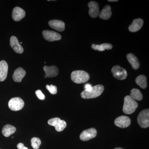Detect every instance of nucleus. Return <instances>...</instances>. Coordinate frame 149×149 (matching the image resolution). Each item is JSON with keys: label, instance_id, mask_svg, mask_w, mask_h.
Instances as JSON below:
<instances>
[{"label": "nucleus", "instance_id": "1", "mask_svg": "<svg viewBox=\"0 0 149 149\" xmlns=\"http://www.w3.org/2000/svg\"><path fill=\"white\" fill-rule=\"evenodd\" d=\"M104 91V87L103 85H96L93 87L91 91H83L81 93V96L83 99L95 98L101 95Z\"/></svg>", "mask_w": 149, "mask_h": 149}, {"label": "nucleus", "instance_id": "2", "mask_svg": "<svg viewBox=\"0 0 149 149\" xmlns=\"http://www.w3.org/2000/svg\"><path fill=\"white\" fill-rule=\"evenodd\" d=\"M138 107V103L132 98L130 96H126L124 98L123 110L125 114H132L136 111Z\"/></svg>", "mask_w": 149, "mask_h": 149}, {"label": "nucleus", "instance_id": "3", "mask_svg": "<svg viewBox=\"0 0 149 149\" xmlns=\"http://www.w3.org/2000/svg\"><path fill=\"white\" fill-rule=\"evenodd\" d=\"M90 75L83 70H75L71 73V80L74 83L81 84L87 82L90 79Z\"/></svg>", "mask_w": 149, "mask_h": 149}, {"label": "nucleus", "instance_id": "4", "mask_svg": "<svg viewBox=\"0 0 149 149\" xmlns=\"http://www.w3.org/2000/svg\"><path fill=\"white\" fill-rule=\"evenodd\" d=\"M139 125L142 128H148L149 126V110H143L140 113L138 117Z\"/></svg>", "mask_w": 149, "mask_h": 149}, {"label": "nucleus", "instance_id": "5", "mask_svg": "<svg viewBox=\"0 0 149 149\" xmlns=\"http://www.w3.org/2000/svg\"><path fill=\"white\" fill-rule=\"evenodd\" d=\"M24 103L23 100L19 97H14L9 101L8 107L13 111H18L23 108Z\"/></svg>", "mask_w": 149, "mask_h": 149}, {"label": "nucleus", "instance_id": "6", "mask_svg": "<svg viewBox=\"0 0 149 149\" xmlns=\"http://www.w3.org/2000/svg\"><path fill=\"white\" fill-rule=\"evenodd\" d=\"M49 125L54 126L58 132H61L66 127L67 123L64 120L59 118H54L49 119L48 121Z\"/></svg>", "mask_w": 149, "mask_h": 149}, {"label": "nucleus", "instance_id": "7", "mask_svg": "<svg viewBox=\"0 0 149 149\" xmlns=\"http://www.w3.org/2000/svg\"><path fill=\"white\" fill-rule=\"evenodd\" d=\"M113 76L118 80H123L127 77V72L124 68L118 65H115L111 69Z\"/></svg>", "mask_w": 149, "mask_h": 149}, {"label": "nucleus", "instance_id": "8", "mask_svg": "<svg viewBox=\"0 0 149 149\" xmlns=\"http://www.w3.org/2000/svg\"><path fill=\"white\" fill-rule=\"evenodd\" d=\"M43 37L47 41L54 42L61 40V36L57 32L50 30H44L42 32Z\"/></svg>", "mask_w": 149, "mask_h": 149}, {"label": "nucleus", "instance_id": "9", "mask_svg": "<svg viewBox=\"0 0 149 149\" xmlns=\"http://www.w3.org/2000/svg\"><path fill=\"white\" fill-rule=\"evenodd\" d=\"M97 135V131L95 128H91L83 131L80 135V139L82 141H88L95 138Z\"/></svg>", "mask_w": 149, "mask_h": 149}, {"label": "nucleus", "instance_id": "10", "mask_svg": "<svg viewBox=\"0 0 149 149\" xmlns=\"http://www.w3.org/2000/svg\"><path fill=\"white\" fill-rule=\"evenodd\" d=\"M131 120L128 116H122L117 117L114 121L116 125L121 128H126L130 125Z\"/></svg>", "mask_w": 149, "mask_h": 149}, {"label": "nucleus", "instance_id": "11", "mask_svg": "<svg viewBox=\"0 0 149 149\" xmlns=\"http://www.w3.org/2000/svg\"><path fill=\"white\" fill-rule=\"evenodd\" d=\"M88 6L89 8V15L93 18H95L99 15L100 8L98 3L92 1L89 3Z\"/></svg>", "mask_w": 149, "mask_h": 149}, {"label": "nucleus", "instance_id": "12", "mask_svg": "<svg viewBox=\"0 0 149 149\" xmlns=\"http://www.w3.org/2000/svg\"><path fill=\"white\" fill-rule=\"evenodd\" d=\"M10 45L17 53L22 54L23 52V48L19 44L17 38L15 36H13L10 37Z\"/></svg>", "mask_w": 149, "mask_h": 149}, {"label": "nucleus", "instance_id": "13", "mask_svg": "<svg viewBox=\"0 0 149 149\" xmlns=\"http://www.w3.org/2000/svg\"><path fill=\"white\" fill-rule=\"evenodd\" d=\"M25 15L26 13L24 10L21 8L16 7L13 8L12 16L14 21L18 22L24 18Z\"/></svg>", "mask_w": 149, "mask_h": 149}, {"label": "nucleus", "instance_id": "14", "mask_svg": "<svg viewBox=\"0 0 149 149\" xmlns=\"http://www.w3.org/2000/svg\"><path fill=\"white\" fill-rule=\"evenodd\" d=\"M49 24L53 29L59 32H63L65 29V24L63 21L54 19L49 22Z\"/></svg>", "mask_w": 149, "mask_h": 149}, {"label": "nucleus", "instance_id": "15", "mask_svg": "<svg viewBox=\"0 0 149 149\" xmlns=\"http://www.w3.org/2000/svg\"><path fill=\"white\" fill-rule=\"evenodd\" d=\"M8 65L5 61H0V82L6 80L8 72Z\"/></svg>", "mask_w": 149, "mask_h": 149}, {"label": "nucleus", "instance_id": "16", "mask_svg": "<svg viewBox=\"0 0 149 149\" xmlns=\"http://www.w3.org/2000/svg\"><path fill=\"white\" fill-rule=\"evenodd\" d=\"M45 72V75L48 77H54L57 76L58 74V69L55 66H47L45 65L43 68Z\"/></svg>", "mask_w": 149, "mask_h": 149}, {"label": "nucleus", "instance_id": "17", "mask_svg": "<svg viewBox=\"0 0 149 149\" xmlns=\"http://www.w3.org/2000/svg\"><path fill=\"white\" fill-rule=\"evenodd\" d=\"M143 24V20L141 18L136 19L133 20L132 24L128 28L129 31L135 32L139 31L141 29Z\"/></svg>", "mask_w": 149, "mask_h": 149}, {"label": "nucleus", "instance_id": "18", "mask_svg": "<svg viewBox=\"0 0 149 149\" xmlns=\"http://www.w3.org/2000/svg\"><path fill=\"white\" fill-rule=\"evenodd\" d=\"M26 74V72L22 68H19L15 70L13 75V78L14 81L16 82H21L23 77Z\"/></svg>", "mask_w": 149, "mask_h": 149}, {"label": "nucleus", "instance_id": "19", "mask_svg": "<svg viewBox=\"0 0 149 149\" xmlns=\"http://www.w3.org/2000/svg\"><path fill=\"white\" fill-rule=\"evenodd\" d=\"M111 14V7L109 5H107L102 10L101 12L100 13L99 16L102 19L107 20L110 18Z\"/></svg>", "mask_w": 149, "mask_h": 149}, {"label": "nucleus", "instance_id": "20", "mask_svg": "<svg viewBox=\"0 0 149 149\" xmlns=\"http://www.w3.org/2000/svg\"><path fill=\"white\" fill-rule=\"evenodd\" d=\"M127 58L133 69L136 70L139 68L140 63L138 58L134 54H128Z\"/></svg>", "mask_w": 149, "mask_h": 149}, {"label": "nucleus", "instance_id": "21", "mask_svg": "<svg viewBox=\"0 0 149 149\" xmlns=\"http://www.w3.org/2000/svg\"><path fill=\"white\" fill-rule=\"evenodd\" d=\"M16 130V128L14 126L7 124L3 127L2 133L5 137H8L12 134L15 133Z\"/></svg>", "mask_w": 149, "mask_h": 149}, {"label": "nucleus", "instance_id": "22", "mask_svg": "<svg viewBox=\"0 0 149 149\" xmlns=\"http://www.w3.org/2000/svg\"><path fill=\"white\" fill-rule=\"evenodd\" d=\"M92 49L95 50H98L100 52L104 51L105 49H111L113 46L111 44L108 43H104L100 45H97L93 44L92 46Z\"/></svg>", "mask_w": 149, "mask_h": 149}, {"label": "nucleus", "instance_id": "23", "mask_svg": "<svg viewBox=\"0 0 149 149\" xmlns=\"http://www.w3.org/2000/svg\"><path fill=\"white\" fill-rule=\"evenodd\" d=\"M136 84L143 89H146L147 87V78L143 75H140L136 77Z\"/></svg>", "mask_w": 149, "mask_h": 149}, {"label": "nucleus", "instance_id": "24", "mask_svg": "<svg viewBox=\"0 0 149 149\" xmlns=\"http://www.w3.org/2000/svg\"><path fill=\"white\" fill-rule=\"evenodd\" d=\"M130 97L134 100L141 101L143 99V95L139 89H132L130 92Z\"/></svg>", "mask_w": 149, "mask_h": 149}, {"label": "nucleus", "instance_id": "25", "mask_svg": "<svg viewBox=\"0 0 149 149\" xmlns=\"http://www.w3.org/2000/svg\"><path fill=\"white\" fill-rule=\"evenodd\" d=\"M31 146L34 149H38L41 144V141L40 139L36 137L32 138L31 141Z\"/></svg>", "mask_w": 149, "mask_h": 149}, {"label": "nucleus", "instance_id": "26", "mask_svg": "<svg viewBox=\"0 0 149 149\" xmlns=\"http://www.w3.org/2000/svg\"><path fill=\"white\" fill-rule=\"evenodd\" d=\"M46 88L52 95H55L57 93V88L56 86L52 85H46Z\"/></svg>", "mask_w": 149, "mask_h": 149}, {"label": "nucleus", "instance_id": "27", "mask_svg": "<svg viewBox=\"0 0 149 149\" xmlns=\"http://www.w3.org/2000/svg\"><path fill=\"white\" fill-rule=\"evenodd\" d=\"M36 96L38 99L40 100H44L45 99V95L44 94L42 93V91L40 90H37L35 92Z\"/></svg>", "mask_w": 149, "mask_h": 149}, {"label": "nucleus", "instance_id": "28", "mask_svg": "<svg viewBox=\"0 0 149 149\" xmlns=\"http://www.w3.org/2000/svg\"><path fill=\"white\" fill-rule=\"evenodd\" d=\"M93 86L90 84H86L84 86L85 91H90L92 90Z\"/></svg>", "mask_w": 149, "mask_h": 149}, {"label": "nucleus", "instance_id": "29", "mask_svg": "<svg viewBox=\"0 0 149 149\" xmlns=\"http://www.w3.org/2000/svg\"><path fill=\"white\" fill-rule=\"evenodd\" d=\"M17 148L18 149H28L27 147L24 146V144L22 143H19L17 144Z\"/></svg>", "mask_w": 149, "mask_h": 149}, {"label": "nucleus", "instance_id": "30", "mask_svg": "<svg viewBox=\"0 0 149 149\" xmlns=\"http://www.w3.org/2000/svg\"><path fill=\"white\" fill-rule=\"evenodd\" d=\"M118 0H109L108 1L109 2H117Z\"/></svg>", "mask_w": 149, "mask_h": 149}, {"label": "nucleus", "instance_id": "31", "mask_svg": "<svg viewBox=\"0 0 149 149\" xmlns=\"http://www.w3.org/2000/svg\"><path fill=\"white\" fill-rule=\"evenodd\" d=\"M114 149H123L122 148H115Z\"/></svg>", "mask_w": 149, "mask_h": 149}, {"label": "nucleus", "instance_id": "32", "mask_svg": "<svg viewBox=\"0 0 149 149\" xmlns=\"http://www.w3.org/2000/svg\"><path fill=\"white\" fill-rule=\"evenodd\" d=\"M45 78H47V76H46L45 75Z\"/></svg>", "mask_w": 149, "mask_h": 149}, {"label": "nucleus", "instance_id": "33", "mask_svg": "<svg viewBox=\"0 0 149 149\" xmlns=\"http://www.w3.org/2000/svg\"></svg>", "mask_w": 149, "mask_h": 149}]
</instances>
